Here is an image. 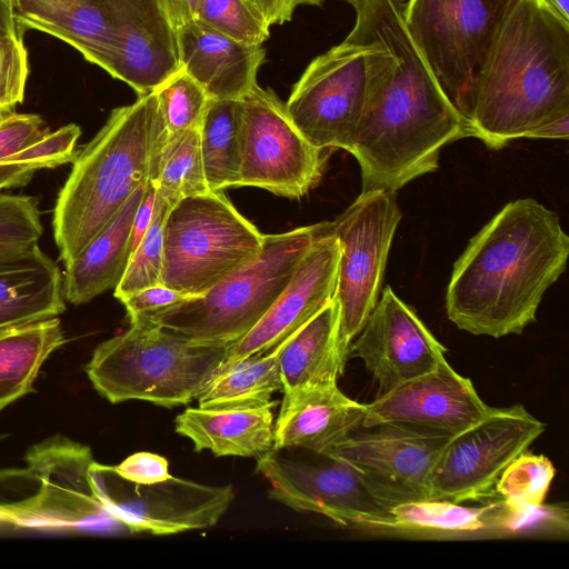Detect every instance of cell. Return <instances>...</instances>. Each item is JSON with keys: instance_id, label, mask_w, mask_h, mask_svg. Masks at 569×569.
I'll list each match as a JSON object with an SVG mask.
<instances>
[{"instance_id": "277c9868", "label": "cell", "mask_w": 569, "mask_h": 569, "mask_svg": "<svg viewBox=\"0 0 569 569\" xmlns=\"http://www.w3.org/2000/svg\"><path fill=\"white\" fill-rule=\"evenodd\" d=\"M231 345L204 343L141 320L101 342L86 366L94 389L111 403L140 400L172 408L204 390Z\"/></svg>"}, {"instance_id": "d6986e66", "label": "cell", "mask_w": 569, "mask_h": 569, "mask_svg": "<svg viewBox=\"0 0 569 569\" xmlns=\"http://www.w3.org/2000/svg\"><path fill=\"white\" fill-rule=\"evenodd\" d=\"M491 409L471 380L446 360L366 403L362 427L397 422L453 436L481 421Z\"/></svg>"}, {"instance_id": "836d02e7", "label": "cell", "mask_w": 569, "mask_h": 569, "mask_svg": "<svg viewBox=\"0 0 569 569\" xmlns=\"http://www.w3.org/2000/svg\"><path fill=\"white\" fill-rule=\"evenodd\" d=\"M171 206L157 193L151 223L133 250L128 268L114 288V297L122 301L147 287L161 283L163 267V226Z\"/></svg>"}, {"instance_id": "ba28073f", "label": "cell", "mask_w": 569, "mask_h": 569, "mask_svg": "<svg viewBox=\"0 0 569 569\" xmlns=\"http://www.w3.org/2000/svg\"><path fill=\"white\" fill-rule=\"evenodd\" d=\"M517 0H408L403 21L440 89L467 120L480 74Z\"/></svg>"}, {"instance_id": "2e32d148", "label": "cell", "mask_w": 569, "mask_h": 569, "mask_svg": "<svg viewBox=\"0 0 569 569\" xmlns=\"http://www.w3.org/2000/svg\"><path fill=\"white\" fill-rule=\"evenodd\" d=\"M118 48L108 69L139 96L181 69L178 32L192 19L182 0H103Z\"/></svg>"}, {"instance_id": "e575fe53", "label": "cell", "mask_w": 569, "mask_h": 569, "mask_svg": "<svg viewBox=\"0 0 569 569\" xmlns=\"http://www.w3.org/2000/svg\"><path fill=\"white\" fill-rule=\"evenodd\" d=\"M555 475L556 468L546 456L526 451L503 470L495 493L508 505L540 506Z\"/></svg>"}, {"instance_id": "f546056e", "label": "cell", "mask_w": 569, "mask_h": 569, "mask_svg": "<svg viewBox=\"0 0 569 569\" xmlns=\"http://www.w3.org/2000/svg\"><path fill=\"white\" fill-rule=\"evenodd\" d=\"M149 181L171 208L183 198L211 191L202 163L199 128L171 138L164 136Z\"/></svg>"}, {"instance_id": "d6a6232c", "label": "cell", "mask_w": 569, "mask_h": 569, "mask_svg": "<svg viewBox=\"0 0 569 569\" xmlns=\"http://www.w3.org/2000/svg\"><path fill=\"white\" fill-rule=\"evenodd\" d=\"M153 92L167 138L200 127L210 98L183 68L168 77Z\"/></svg>"}, {"instance_id": "8d00e7d4", "label": "cell", "mask_w": 569, "mask_h": 569, "mask_svg": "<svg viewBox=\"0 0 569 569\" xmlns=\"http://www.w3.org/2000/svg\"><path fill=\"white\" fill-rule=\"evenodd\" d=\"M41 214L34 198L0 192V244L32 246L42 236Z\"/></svg>"}, {"instance_id": "bcb514c9", "label": "cell", "mask_w": 569, "mask_h": 569, "mask_svg": "<svg viewBox=\"0 0 569 569\" xmlns=\"http://www.w3.org/2000/svg\"><path fill=\"white\" fill-rule=\"evenodd\" d=\"M13 34H23V32L16 22L12 0H0V37Z\"/></svg>"}, {"instance_id": "52a82bcc", "label": "cell", "mask_w": 569, "mask_h": 569, "mask_svg": "<svg viewBox=\"0 0 569 569\" xmlns=\"http://www.w3.org/2000/svg\"><path fill=\"white\" fill-rule=\"evenodd\" d=\"M263 234L222 191L187 197L163 226L161 283L186 297L203 295L261 251Z\"/></svg>"}, {"instance_id": "1f68e13d", "label": "cell", "mask_w": 569, "mask_h": 569, "mask_svg": "<svg viewBox=\"0 0 569 569\" xmlns=\"http://www.w3.org/2000/svg\"><path fill=\"white\" fill-rule=\"evenodd\" d=\"M389 513L391 528L477 531L488 528L489 506L473 508L448 500L425 499L396 505Z\"/></svg>"}, {"instance_id": "816d5d0a", "label": "cell", "mask_w": 569, "mask_h": 569, "mask_svg": "<svg viewBox=\"0 0 569 569\" xmlns=\"http://www.w3.org/2000/svg\"><path fill=\"white\" fill-rule=\"evenodd\" d=\"M11 112H13V110H3V109H0V121L3 120L8 114H10Z\"/></svg>"}, {"instance_id": "b9f144b4", "label": "cell", "mask_w": 569, "mask_h": 569, "mask_svg": "<svg viewBox=\"0 0 569 569\" xmlns=\"http://www.w3.org/2000/svg\"><path fill=\"white\" fill-rule=\"evenodd\" d=\"M184 295L167 287L163 283H157L137 291L121 302L123 303L128 318L150 313L184 300Z\"/></svg>"}, {"instance_id": "d4e9b609", "label": "cell", "mask_w": 569, "mask_h": 569, "mask_svg": "<svg viewBox=\"0 0 569 569\" xmlns=\"http://www.w3.org/2000/svg\"><path fill=\"white\" fill-rule=\"evenodd\" d=\"M64 310L63 276L38 243L0 260V327L56 318Z\"/></svg>"}, {"instance_id": "ab89813d", "label": "cell", "mask_w": 569, "mask_h": 569, "mask_svg": "<svg viewBox=\"0 0 569 569\" xmlns=\"http://www.w3.org/2000/svg\"><path fill=\"white\" fill-rule=\"evenodd\" d=\"M49 132L40 116L11 112L0 121V158L23 150Z\"/></svg>"}, {"instance_id": "681fc988", "label": "cell", "mask_w": 569, "mask_h": 569, "mask_svg": "<svg viewBox=\"0 0 569 569\" xmlns=\"http://www.w3.org/2000/svg\"><path fill=\"white\" fill-rule=\"evenodd\" d=\"M184 8L187 9L189 16L193 19L198 0H182Z\"/></svg>"}, {"instance_id": "e0dca14e", "label": "cell", "mask_w": 569, "mask_h": 569, "mask_svg": "<svg viewBox=\"0 0 569 569\" xmlns=\"http://www.w3.org/2000/svg\"><path fill=\"white\" fill-rule=\"evenodd\" d=\"M446 351L416 311L387 286L350 342L348 359L365 362L380 396L435 370L447 360Z\"/></svg>"}, {"instance_id": "7a4b0ae2", "label": "cell", "mask_w": 569, "mask_h": 569, "mask_svg": "<svg viewBox=\"0 0 569 569\" xmlns=\"http://www.w3.org/2000/svg\"><path fill=\"white\" fill-rule=\"evenodd\" d=\"M569 116V24L535 0H517L493 42L468 119L498 150Z\"/></svg>"}, {"instance_id": "7402d4cb", "label": "cell", "mask_w": 569, "mask_h": 569, "mask_svg": "<svg viewBox=\"0 0 569 569\" xmlns=\"http://www.w3.org/2000/svg\"><path fill=\"white\" fill-rule=\"evenodd\" d=\"M16 22L49 33L108 71L118 48L117 32L103 0H12Z\"/></svg>"}, {"instance_id": "ac0fdd59", "label": "cell", "mask_w": 569, "mask_h": 569, "mask_svg": "<svg viewBox=\"0 0 569 569\" xmlns=\"http://www.w3.org/2000/svg\"><path fill=\"white\" fill-rule=\"evenodd\" d=\"M339 258L340 246L329 221L268 311L229 347L214 377L246 358L273 349L321 311L335 297Z\"/></svg>"}, {"instance_id": "7c38bea8", "label": "cell", "mask_w": 569, "mask_h": 569, "mask_svg": "<svg viewBox=\"0 0 569 569\" xmlns=\"http://www.w3.org/2000/svg\"><path fill=\"white\" fill-rule=\"evenodd\" d=\"M450 435L397 422L360 427L325 457L346 465L387 509L430 498L433 467Z\"/></svg>"}, {"instance_id": "74e56055", "label": "cell", "mask_w": 569, "mask_h": 569, "mask_svg": "<svg viewBox=\"0 0 569 569\" xmlns=\"http://www.w3.org/2000/svg\"><path fill=\"white\" fill-rule=\"evenodd\" d=\"M567 510L555 506H512L503 501L489 505L488 528L511 532L568 528Z\"/></svg>"}, {"instance_id": "30bf717a", "label": "cell", "mask_w": 569, "mask_h": 569, "mask_svg": "<svg viewBox=\"0 0 569 569\" xmlns=\"http://www.w3.org/2000/svg\"><path fill=\"white\" fill-rule=\"evenodd\" d=\"M401 211L395 191L367 190L333 221L340 246L335 299L340 340L348 352L379 300L387 260Z\"/></svg>"}, {"instance_id": "484cf974", "label": "cell", "mask_w": 569, "mask_h": 569, "mask_svg": "<svg viewBox=\"0 0 569 569\" xmlns=\"http://www.w3.org/2000/svg\"><path fill=\"white\" fill-rule=\"evenodd\" d=\"M347 360L340 340V310L333 298L284 340L279 357L282 391L337 383Z\"/></svg>"}, {"instance_id": "9c48e42d", "label": "cell", "mask_w": 569, "mask_h": 569, "mask_svg": "<svg viewBox=\"0 0 569 569\" xmlns=\"http://www.w3.org/2000/svg\"><path fill=\"white\" fill-rule=\"evenodd\" d=\"M377 47L356 23L341 43L315 58L292 87L288 114L315 147L351 151Z\"/></svg>"}, {"instance_id": "7bdbcfd3", "label": "cell", "mask_w": 569, "mask_h": 569, "mask_svg": "<svg viewBox=\"0 0 569 569\" xmlns=\"http://www.w3.org/2000/svg\"><path fill=\"white\" fill-rule=\"evenodd\" d=\"M157 198V188L152 181H148L146 186L144 194L139 203V207L136 211L132 232H131V249L132 252L143 238L146 231L148 230L156 204Z\"/></svg>"}, {"instance_id": "8fae6325", "label": "cell", "mask_w": 569, "mask_h": 569, "mask_svg": "<svg viewBox=\"0 0 569 569\" xmlns=\"http://www.w3.org/2000/svg\"><path fill=\"white\" fill-rule=\"evenodd\" d=\"M241 101V187L290 199L307 194L323 176L329 149L302 136L272 90L257 84Z\"/></svg>"}, {"instance_id": "ffe728a7", "label": "cell", "mask_w": 569, "mask_h": 569, "mask_svg": "<svg viewBox=\"0 0 569 569\" xmlns=\"http://www.w3.org/2000/svg\"><path fill=\"white\" fill-rule=\"evenodd\" d=\"M365 403L346 396L338 383L283 391L274 421L273 451L302 448L325 456L362 427Z\"/></svg>"}, {"instance_id": "5bb4252c", "label": "cell", "mask_w": 569, "mask_h": 569, "mask_svg": "<svg viewBox=\"0 0 569 569\" xmlns=\"http://www.w3.org/2000/svg\"><path fill=\"white\" fill-rule=\"evenodd\" d=\"M96 492L129 532L174 535L214 526L234 499L231 486H211L170 476L139 485L121 478L113 466L90 469Z\"/></svg>"}, {"instance_id": "c3c4849f", "label": "cell", "mask_w": 569, "mask_h": 569, "mask_svg": "<svg viewBox=\"0 0 569 569\" xmlns=\"http://www.w3.org/2000/svg\"><path fill=\"white\" fill-rule=\"evenodd\" d=\"M31 246H1L0 244V260L17 256V254L26 251Z\"/></svg>"}, {"instance_id": "3957f363", "label": "cell", "mask_w": 569, "mask_h": 569, "mask_svg": "<svg viewBox=\"0 0 569 569\" xmlns=\"http://www.w3.org/2000/svg\"><path fill=\"white\" fill-rule=\"evenodd\" d=\"M164 134L152 91L113 109L98 133L77 152L52 217L54 242L64 264L149 181Z\"/></svg>"}, {"instance_id": "5b68a950", "label": "cell", "mask_w": 569, "mask_h": 569, "mask_svg": "<svg viewBox=\"0 0 569 569\" xmlns=\"http://www.w3.org/2000/svg\"><path fill=\"white\" fill-rule=\"evenodd\" d=\"M329 221L263 234L260 253L203 295L133 319L190 340L232 345L268 311Z\"/></svg>"}, {"instance_id": "4dcf8cb0", "label": "cell", "mask_w": 569, "mask_h": 569, "mask_svg": "<svg viewBox=\"0 0 569 569\" xmlns=\"http://www.w3.org/2000/svg\"><path fill=\"white\" fill-rule=\"evenodd\" d=\"M80 134V127L69 123L49 132L21 151L1 157L0 191L27 184L33 173L40 169L72 162L78 152L76 144Z\"/></svg>"}, {"instance_id": "8992f818", "label": "cell", "mask_w": 569, "mask_h": 569, "mask_svg": "<svg viewBox=\"0 0 569 569\" xmlns=\"http://www.w3.org/2000/svg\"><path fill=\"white\" fill-rule=\"evenodd\" d=\"M24 459V468L0 471V523L123 528L96 492L88 446L54 436L30 447Z\"/></svg>"}, {"instance_id": "ee69618b", "label": "cell", "mask_w": 569, "mask_h": 569, "mask_svg": "<svg viewBox=\"0 0 569 569\" xmlns=\"http://www.w3.org/2000/svg\"><path fill=\"white\" fill-rule=\"evenodd\" d=\"M271 26L289 21L298 6L297 0H252Z\"/></svg>"}, {"instance_id": "44dd1931", "label": "cell", "mask_w": 569, "mask_h": 569, "mask_svg": "<svg viewBox=\"0 0 569 569\" xmlns=\"http://www.w3.org/2000/svg\"><path fill=\"white\" fill-rule=\"evenodd\" d=\"M183 68L210 99L239 100L257 86V72L266 58L262 44L233 39L197 19L178 32Z\"/></svg>"}, {"instance_id": "83f0119b", "label": "cell", "mask_w": 569, "mask_h": 569, "mask_svg": "<svg viewBox=\"0 0 569 569\" xmlns=\"http://www.w3.org/2000/svg\"><path fill=\"white\" fill-rule=\"evenodd\" d=\"M241 99H210L199 127L200 150L211 191L241 187Z\"/></svg>"}, {"instance_id": "7dc6e473", "label": "cell", "mask_w": 569, "mask_h": 569, "mask_svg": "<svg viewBox=\"0 0 569 569\" xmlns=\"http://www.w3.org/2000/svg\"><path fill=\"white\" fill-rule=\"evenodd\" d=\"M542 8L569 24V0H535Z\"/></svg>"}, {"instance_id": "60d3db41", "label": "cell", "mask_w": 569, "mask_h": 569, "mask_svg": "<svg viewBox=\"0 0 569 569\" xmlns=\"http://www.w3.org/2000/svg\"><path fill=\"white\" fill-rule=\"evenodd\" d=\"M113 469L121 478L139 485L160 482L171 476L167 459L147 451L129 456Z\"/></svg>"}, {"instance_id": "f35d334b", "label": "cell", "mask_w": 569, "mask_h": 569, "mask_svg": "<svg viewBox=\"0 0 569 569\" xmlns=\"http://www.w3.org/2000/svg\"><path fill=\"white\" fill-rule=\"evenodd\" d=\"M28 76L22 34L0 37V109L13 110L23 101Z\"/></svg>"}, {"instance_id": "d590c367", "label": "cell", "mask_w": 569, "mask_h": 569, "mask_svg": "<svg viewBox=\"0 0 569 569\" xmlns=\"http://www.w3.org/2000/svg\"><path fill=\"white\" fill-rule=\"evenodd\" d=\"M193 19L250 44H262L270 36V24L252 0H198Z\"/></svg>"}, {"instance_id": "4fadbf2b", "label": "cell", "mask_w": 569, "mask_h": 569, "mask_svg": "<svg viewBox=\"0 0 569 569\" xmlns=\"http://www.w3.org/2000/svg\"><path fill=\"white\" fill-rule=\"evenodd\" d=\"M545 430L521 405L492 407L481 421L450 437L433 467L429 499L462 503L496 496L503 470Z\"/></svg>"}, {"instance_id": "4316f807", "label": "cell", "mask_w": 569, "mask_h": 569, "mask_svg": "<svg viewBox=\"0 0 569 569\" xmlns=\"http://www.w3.org/2000/svg\"><path fill=\"white\" fill-rule=\"evenodd\" d=\"M64 343L58 317L0 327V411L34 390L41 366Z\"/></svg>"}, {"instance_id": "f907efd6", "label": "cell", "mask_w": 569, "mask_h": 569, "mask_svg": "<svg viewBox=\"0 0 569 569\" xmlns=\"http://www.w3.org/2000/svg\"><path fill=\"white\" fill-rule=\"evenodd\" d=\"M323 0H297V3L298 6L299 4H321ZM348 2H350L353 7L360 2H362L363 0H346Z\"/></svg>"}, {"instance_id": "9a60e30c", "label": "cell", "mask_w": 569, "mask_h": 569, "mask_svg": "<svg viewBox=\"0 0 569 569\" xmlns=\"http://www.w3.org/2000/svg\"><path fill=\"white\" fill-rule=\"evenodd\" d=\"M293 461L270 451L257 458L256 471L269 482V497L292 510L322 515L343 526L391 528L389 509L343 463Z\"/></svg>"}, {"instance_id": "f1b7e54d", "label": "cell", "mask_w": 569, "mask_h": 569, "mask_svg": "<svg viewBox=\"0 0 569 569\" xmlns=\"http://www.w3.org/2000/svg\"><path fill=\"white\" fill-rule=\"evenodd\" d=\"M283 343L284 340L213 377L197 398L199 407L222 409L270 403L272 396L282 390L279 357Z\"/></svg>"}, {"instance_id": "603a6c76", "label": "cell", "mask_w": 569, "mask_h": 569, "mask_svg": "<svg viewBox=\"0 0 569 569\" xmlns=\"http://www.w3.org/2000/svg\"><path fill=\"white\" fill-rule=\"evenodd\" d=\"M276 401L258 407L188 408L174 420V430L197 452L216 457H254L273 451Z\"/></svg>"}, {"instance_id": "f6af8a7d", "label": "cell", "mask_w": 569, "mask_h": 569, "mask_svg": "<svg viewBox=\"0 0 569 569\" xmlns=\"http://www.w3.org/2000/svg\"><path fill=\"white\" fill-rule=\"evenodd\" d=\"M569 137V116L551 121L539 128L531 139H568Z\"/></svg>"}, {"instance_id": "6da1fadb", "label": "cell", "mask_w": 569, "mask_h": 569, "mask_svg": "<svg viewBox=\"0 0 569 569\" xmlns=\"http://www.w3.org/2000/svg\"><path fill=\"white\" fill-rule=\"evenodd\" d=\"M569 237L557 212L535 199L507 203L470 239L446 292L449 320L476 336L520 335L563 273Z\"/></svg>"}, {"instance_id": "cb8c5ba5", "label": "cell", "mask_w": 569, "mask_h": 569, "mask_svg": "<svg viewBox=\"0 0 569 569\" xmlns=\"http://www.w3.org/2000/svg\"><path fill=\"white\" fill-rule=\"evenodd\" d=\"M146 186H140L111 220L64 264L66 301L73 305L87 303L119 284L132 254V224Z\"/></svg>"}]
</instances>
